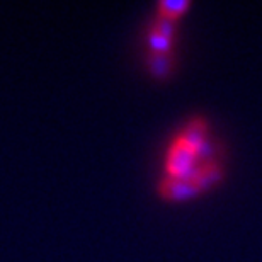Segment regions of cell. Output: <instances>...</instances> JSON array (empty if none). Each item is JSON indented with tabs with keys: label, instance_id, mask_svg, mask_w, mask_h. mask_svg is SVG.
I'll use <instances>...</instances> for the list:
<instances>
[{
	"label": "cell",
	"instance_id": "cell-1",
	"mask_svg": "<svg viewBox=\"0 0 262 262\" xmlns=\"http://www.w3.org/2000/svg\"><path fill=\"white\" fill-rule=\"evenodd\" d=\"M196 159L198 151L177 138L167 157V174L169 177H189L196 169Z\"/></svg>",
	"mask_w": 262,
	"mask_h": 262
},
{
	"label": "cell",
	"instance_id": "cell-2",
	"mask_svg": "<svg viewBox=\"0 0 262 262\" xmlns=\"http://www.w3.org/2000/svg\"><path fill=\"white\" fill-rule=\"evenodd\" d=\"M198 191L199 187L189 177H165L160 184V194L167 199H172V201L187 199L194 196Z\"/></svg>",
	"mask_w": 262,
	"mask_h": 262
},
{
	"label": "cell",
	"instance_id": "cell-3",
	"mask_svg": "<svg viewBox=\"0 0 262 262\" xmlns=\"http://www.w3.org/2000/svg\"><path fill=\"white\" fill-rule=\"evenodd\" d=\"M204 136H206V124L196 119V121H192L177 138L199 154V150H201V146L204 143Z\"/></svg>",
	"mask_w": 262,
	"mask_h": 262
},
{
	"label": "cell",
	"instance_id": "cell-4",
	"mask_svg": "<svg viewBox=\"0 0 262 262\" xmlns=\"http://www.w3.org/2000/svg\"><path fill=\"white\" fill-rule=\"evenodd\" d=\"M189 7H191V4L187 2V0H165V2L159 4V17L176 20Z\"/></svg>",
	"mask_w": 262,
	"mask_h": 262
},
{
	"label": "cell",
	"instance_id": "cell-5",
	"mask_svg": "<svg viewBox=\"0 0 262 262\" xmlns=\"http://www.w3.org/2000/svg\"><path fill=\"white\" fill-rule=\"evenodd\" d=\"M170 41L169 38H165V36H162L159 31L151 29L150 33V45L151 48H154V51L157 55H167L170 50Z\"/></svg>",
	"mask_w": 262,
	"mask_h": 262
}]
</instances>
